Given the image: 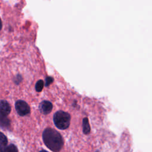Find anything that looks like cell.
I'll return each instance as SVG.
<instances>
[{
	"instance_id": "cell-1",
	"label": "cell",
	"mask_w": 152,
	"mask_h": 152,
	"mask_svg": "<svg viewBox=\"0 0 152 152\" xmlns=\"http://www.w3.org/2000/svg\"><path fill=\"white\" fill-rule=\"evenodd\" d=\"M43 140L46 146L53 152H59L64 145L61 134L55 129L46 128L42 134Z\"/></svg>"
},
{
	"instance_id": "cell-2",
	"label": "cell",
	"mask_w": 152,
	"mask_h": 152,
	"mask_svg": "<svg viewBox=\"0 0 152 152\" xmlns=\"http://www.w3.org/2000/svg\"><path fill=\"white\" fill-rule=\"evenodd\" d=\"M70 115L62 110L56 112L53 115V122L55 126L60 129H65L70 124Z\"/></svg>"
},
{
	"instance_id": "cell-3",
	"label": "cell",
	"mask_w": 152,
	"mask_h": 152,
	"mask_svg": "<svg viewBox=\"0 0 152 152\" xmlns=\"http://www.w3.org/2000/svg\"><path fill=\"white\" fill-rule=\"evenodd\" d=\"M15 107L18 114L21 116H26L30 113V109L28 104L24 101L19 100L16 102Z\"/></svg>"
},
{
	"instance_id": "cell-4",
	"label": "cell",
	"mask_w": 152,
	"mask_h": 152,
	"mask_svg": "<svg viewBox=\"0 0 152 152\" xmlns=\"http://www.w3.org/2000/svg\"><path fill=\"white\" fill-rule=\"evenodd\" d=\"M52 107V104L50 102L46 100L42 102L39 104V109L40 112L45 115H47L51 112Z\"/></svg>"
},
{
	"instance_id": "cell-5",
	"label": "cell",
	"mask_w": 152,
	"mask_h": 152,
	"mask_svg": "<svg viewBox=\"0 0 152 152\" xmlns=\"http://www.w3.org/2000/svg\"><path fill=\"white\" fill-rule=\"evenodd\" d=\"M11 112V106L9 103L4 100L0 101V114L7 116Z\"/></svg>"
},
{
	"instance_id": "cell-6",
	"label": "cell",
	"mask_w": 152,
	"mask_h": 152,
	"mask_svg": "<svg viewBox=\"0 0 152 152\" xmlns=\"http://www.w3.org/2000/svg\"><path fill=\"white\" fill-rule=\"evenodd\" d=\"M8 140L6 136L0 132V152H4L6 147H7Z\"/></svg>"
},
{
	"instance_id": "cell-7",
	"label": "cell",
	"mask_w": 152,
	"mask_h": 152,
	"mask_svg": "<svg viewBox=\"0 0 152 152\" xmlns=\"http://www.w3.org/2000/svg\"><path fill=\"white\" fill-rule=\"evenodd\" d=\"M83 131L85 134H88L90 131V126L87 118H84L83 119Z\"/></svg>"
},
{
	"instance_id": "cell-8",
	"label": "cell",
	"mask_w": 152,
	"mask_h": 152,
	"mask_svg": "<svg viewBox=\"0 0 152 152\" xmlns=\"http://www.w3.org/2000/svg\"><path fill=\"white\" fill-rule=\"evenodd\" d=\"M10 120L6 116H4L0 114V126L4 128H7L10 126Z\"/></svg>"
},
{
	"instance_id": "cell-9",
	"label": "cell",
	"mask_w": 152,
	"mask_h": 152,
	"mask_svg": "<svg viewBox=\"0 0 152 152\" xmlns=\"http://www.w3.org/2000/svg\"><path fill=\"white\" fill-rule=\"evenodd\" d=\"M44 86V83L42 80L37 81L35 85V89L37 92H40L42 90Z\"/></svg>"
},
{
	"instance_id": "cell-10",
	"label": "cell",
	"mask_w": 152,
	"mask_h": 152,
	"mask_svg": "<svg viewBox=\"0 0 152 152\" xmlns=\"http://www.w3.org/2000/svg\"><path fill=\"white\" fill-rule=\"evenodd\" d=\"M4 152H18V150L15 145L10 144L6 147Z\"/></svg>"
},
{
	"instance_id": "cell-11",
	"label": "cell",
	"mask_w": 152,
	"mask_h": 152,
	"mask_svg": "<svg viewBox=\"0 0 152 152\" xmlns=\"http://www.w3.org/2000/svg\"><path fill=\"white\" fill-rule=\"evenodd\" d=\"M53 81V79L52 77H48L46 78V83H45V86H48L49 84H50Z\"/></svg>"
},
{
	"instance_id": "cell-12",
	"label": "cell",
	"mask_w": 152,
	"mask_h": 152,
	"mask_svg": "<svg viewBox=\"0 0 152 152\" xmlns=\"http://www.w3.org/2000/svg\"><path fill=\"white\" fill-rule=\"evenodd\" d=\"M2 21H1V18H0V30H1V28H2Z\"/></svg>"
},
{
	"instance_id": "cell-13",
	"label": "cell",
	"mask_w": 152,
	"mask_h": 152,
	"mask_svg": "<svg viewBox=\"0 0 152 152\" xmlns=\"http://www.w3.org/2000/svg\"><path fill=\"white\" fill-rule=\"evenodd\" d=\"M39 152H48V151H46V150H42L40 151Z\"/></svg>"
}]
</instances>
